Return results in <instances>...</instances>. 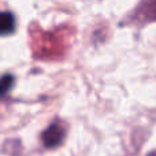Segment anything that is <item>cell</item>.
<instances>
[{"instance_id": "1", "label": "cell", "mask_w": 156, "mask_h": 156, "mask_svg": "<svg viewBox=\"0 0 156 156\" xmlns=\"http://www.w3.org/2000/svg\"><path fill=\"white\" fill-rule=\"evenodd\" d=\"M41 138H43V143L47 148H55V147L62 144L63 138H65V129L59 123H52L43 133Z\"/></svg>"}, {"instance_id": "2", "label": "cell", "mask_w": 156, "mask_h": 156, "mask_svg": "<svg viewBox=\"0 0 156 156\" xmlns=\"http://www.w3.org/2000/svg\"><path fill=\"white\" fill-rule=\"evenodd\" d=\"M15 29V18L11 12L4 11L2 14V21H0V30L3 34H10Z\"/></svg>"}, {"instance_id": "3", "label": "cell", "mask_w": 156, "mask_h": 156, "mask_svg": "<svg viewBox=\"0 0 156 156\" xmlns=\"http://www.w3.org/2000/svg\"><path fill=\"white\" fill-rule=\"evenodd\" d=\"M14 85V77L10 76V74H5L4 77L2 78V92L3 94H5Z\"/></svg>"}, {"instance_id": "4", "label": "cell", "mask_w": 156, "mask_h": 156, "mask_svg": "<svg viewBox=\"0 0 156 156\" xmlns=\"http://www.w3.org/2000/svg\"><path fill=\"white\" fill-rule=\"evenodd\" d=\"M149 156H156V152H154V154H151Z\"/></svg>"}]
</instances>
